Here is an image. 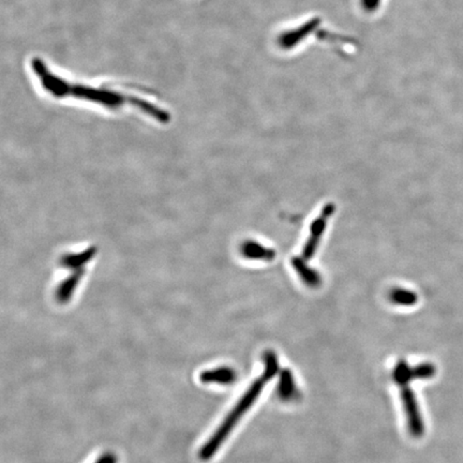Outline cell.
<instances>
[{
  "label": "cell",
  "mask_w": 463,
  "mask_h": 463,
  "mask_svg": "<svg viewBox=\"0 0 463 463\" xmlns=\"http://www.w3.org/2000/svg\"><path fill=\"white\" fill-rule=\"evenodd\" d=\"M264 365L265 369L263 375L270 381L278 373L279 370L278 359L274 352L267 351L264 354Z\"/></svg>",
  "instance_id": "6"
},
{
  "label": "cell",
  "mask_w": 463,
  "mask_h": 463,
  "mask_svg": "<svg viewBox=\"0 0 463 463\" xmlns=\"http://www.w3.org/2000/svg\"><path fill=\"white\" fill-rule=\"evenodd\" d=\"M401 400L408 420V431L415 438H420L424 432V424L413 390L404 386L401 390Z\"/></svg>",
  "instance_id": "2"
},
{
  "label": "cell",
  "mask_w": 463,
  "mask_h": 463,
  "mask_svg": "<svg viewBox=\"0 0 463 463\" xmlns=\"http://www.w3.org/2000/svg\"><path fill=\"white\" fill-rule=\"evenodd\" d=\"M247 256H258V258H272L274 252L272 250H265V248L261 246H256L254 244V247L248 244V248L246 249Z\"/></svg>",
  "instance_id": "9"
},
{
  "label": "cell",
  "mask_w": 463,
  "mask_h": 463,
  "mask_svg": "<svg viewBox=\"0 0 463 463\" xmlns=\"http://www.w3.org/2000/svg\"><path fill=\"white\" fill-rule=\"evenodd\" d=\"M96 463H117V459L113 454H105L101 456Z\"/></svg>",
  "instance_id": "10"
},
{
  "label": "cell",
  "mask_w": 463,
  "mask_h": 463,
  "mask_svg": "<svg viewBox=\"0 0 463 463\" xmlns=\"http://www.w3.org/2000/svg\"><path fill=\"white\" fill-rule=\"evenodd\" d=\"M296 383H295L294 375L290 369H284L281 372L279 378L278 387H277V394L279 397L286 401L294 399L296 395Z\"/></svg>",
  "instance_id": "4"
},
{
  "label": "cell",
  "mask_w": 463,
  "mask_h": 463,
  "mask_svg": "<svg viewBox=\"0 0 463 463\" xmlns=\"http://www.w3.org/2000/svg\"><path fill=\"white\" fill-rule=\"evenodd\" d=\"M393 378L396 383L406 386L408 382L414 380L413 368L410 367L406 361H399L394 369Z\"/></svg>",
  "instance_id": "5"
},
{
  "label": "cell",
  "mask_w": 463,
  "mask_h": 463,
  "mask_svg": "<svg viewBox=\"0 0 463 463\" xmlns=\"http://www.w3.org/2000/svg\"><path fill=\"white\" fill-rule=\"evenodd\" d=\"M268 382V380L262 375V377L256 379L254 383L251 384L250 388H248L246 393L242 396V399L236 403L233 410L228 413L226 420H223L217 431L210 436L207 443H205L203 448L200 450V458L202 460H209L216 452L219 450L222 443L226 440L228 434L234 429V427L240 422V418L244 415L249 408H251L254 402L258 399V396L262 393L263 387L265 383Z\"/></svg>",
  "instance_id": "1"
},
{
  "label": "cell",
  "mask_w": 463,
  "mask_h": 463,
  "mask_svg": "<svg viewBox=\"0 0 463 463\" xmlns=\"http://www.w3.org/2000/svg\"><path fill=\"white\" fill-rule=\"evenodd\" d=\"M236 372L232 368L220 367L217 369L207 370V371L202 372L200 375V380L203 383H216L223 384V385H228L235 382Z\"/></svg>",
  "instance_id": "3"
},
{
  "label": "cell",
  "mask_w": 463,
  "mask_h": 463,
  "mask_svg": "<svg viewBox=\"0 0 463 463\" xmlns=\"http://www.w3.org/2000/svg\"><path fill=\"white\" fill-rule=\"evenodd\" d=\"M414 380L430 379L436 375V368L432 364L424 363L413 368Z\"/></svg>",
  "instance_id": "7"
},
{
  "label": "cell",
  "mask_w": 463,
  "mask_h": 463,
  "mask_svg": "<svg viewBox=\"0 0 463 463\" xmlns=\"http://www.w3.org/2000/svg\"><path fill=\"white\" fill-rule=\"evenodd\" d=\"M393 300L397 304L410 306V305L415 304L417 297L413 292H410V291L399 290L393 293Z\"/></svg>",
  "instance_id": "8"
}]
</instances>
